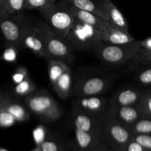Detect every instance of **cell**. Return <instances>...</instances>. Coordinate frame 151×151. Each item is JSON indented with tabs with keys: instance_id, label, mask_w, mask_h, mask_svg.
<instances>
[{
	"instance_id": "cell-18",
	"label": "cell",
	"mask_w": 151,
	"mask_h": 151,
	"mask_svg": "<svg viewBox=\"0 0 151 151\" xmlns=\"http://www.w3.org/2000/svg\"><path fill=\"white\" fill-rule=\"evenodd\" d=\"M108 11L109 15V22L111 24L125 31L128 30V24L125 16L119 9L112 2L111 0L106 1Z\"/></svg>"
},
{
	"instance_id": "cell-34",
	"label": "cell",
	"mask_w": 151,
	"mask_h": 151,
	"mask_svg": "<svg viewBox=\"0 0 151 151\" xmlns=\"http://www.w3.org/2000/svg\"><path fill=\"white\" fill-rule=\"evenodd\" d=\"M1 151H7V150H4V149H3V148H1Z\"/></svg>"
},
{
	"instance_id": "cell-31",
	"label": "cell",
	"mask_w": 151,
	"mask_h": 151,
	"mask_svg": "<svg viewBox=\"0 0 151 151\" xmlns=\"http://www.w3.org/2000/svg\"><path fill=\"white\" fill-rule=\"evenodd\" d=\"M124 151H147L135 140L131 139L125 147Z\"/></svg>"
},
{
	"instance_id": "cell-5",
	"label": "cell",
	"mask_w": 151,
	"mask_h": 151,
	"mask_svg": "<svg viewBox=\"0 0 151 151\" xmlns=\"http://www.w3.org/2000/svg\"><path fill=\"white\" fill-rule=\"evenodd\" d=\"M132 137L129 128L121 123L110 111L106 114L102 125L101 142L114 151H124Z\"/></svg>"
},
{
	"instance_id": "cell-6",
	"label": "cell",
	"mask_w": 151,
	"mask_h": 151,
	"mask_svg": "<svg viewBox=\"0 0 151 151\" xmlns=\"http://www.w3.org/2000/svg\"><path fill=\"white\" fill-rule=\"evenodd\" d=\"M47 24L65 38L75 22V19L60 1L39 10Z\"/></svg>"
},
{
	"instance_id": "cell-24",
	"label": "cell",
	"mask_w": 151,
	"mask_h": 151,
	"mask_svg": "<svg viewBox=\"0 0 151 151\" xmlns=\"http://www.w3.org/2000/svg\"><path fill=\"white\" fill-rule=\"evenodd\" d=\"M57 0H26L25 10H41L46 7L56 3Z\"/></svg>"
},
{
	"instance_id": "cell-19",
	"label": "cell",
	"mask_w": 151,
	"mask_h": 151,
	"mask_svg": "<svg viewBox=\"0 0 151 151\" xmlns=\"http://www.w3.org/2000/svg\"><path fill=\"white\" fill-rule=\"evenodd\" d=\"M137 66L151 63V37L142 41L137 40Z\"/></svg>"
},
{
	"instance_id": "cell-11",
	"label": "cell",
	"mask_w": 151,
	"mask_h": 151,
	"mask_svg": "<svg viewBox=\"0 0 151 151\" xmlns=\"http://www.w3.org/2000/svg\"><path fill=\"white\" fill-rule=\"evenodd\" d=\"M106 100L97 96L80 97L74 102V109L97 117L103 118L106 115Z\"/></svg>"
},
{
	"instance_id": "cell-21",
	"label": "cell",
	"mask_w": 151,
	"mask_h": 151,
	"mask_svg": "<svg viewBox=\"0 0 151 151\" xmlns=\"http://www.w3.org/2000/svg\"><path fill=\"white\" fill-rule=\"evenodd\" d=\"M35 91H36V86L29 77L22 82L16 84L13 90L15 95L24 98H26Z\"/></svg>"
},
{
	"instance_id": "cell-27",
	"label": "cell",
	"mask_w": 151,
	"mask_h": 151,
	"mask_svg": "<svg viewBox=\"0 0 151 151\" xmlns=\"http://www.w3.org/2000/svg\"><path fill=\"white\" fill-rule=\"evenodd\" d=\"M29 77L27 69L24 66H19L12 75V81L15 84H18Z\"/></svg>"
},
{
	"instance_id": "cell-15",
	"label": "cell",
	"mask_w": 151,
	"mask_h": 151,
	"mask_svg": "<svg viewBox=\"0 0 151 151\" xmlns=\"http://www.w3.org/2000/svg\"><path fill=\"white\" fill-rule=\"evenodd\" d=\"M144 93L137 88L128 87L121 89L115 94L111 100L110 107L139 106Z\"/></svg>"
},
{
	"instance_id": "cell-12",
	"label": "cell",
	"mask_w": 151,
	"mask_h": 151,
	"mask_svg": "<svg viewBox=\"0 0 151 151\" xmlns=\"http://www.w3.org/2000/svg\"><path fill=\"white\" fill-rule=\"evenodd\" d=\"M0 109L7 111L18 122H26L30 118L26 105L22 104L17 99L4 91H1L0 96Z\"/></svg>"
},
{
	"instance_id": "cell-35",
	"label": "cell",
	"mask_w": 151,
	"mask_h": 151,
	"mask_svg": "<svg viewBox=\"0 0 151 151\" xmlns=\"http://www.w3.org/2000/svg\"><path fill=\"white\" fill-rule=\"evenodd\" d=\"M108 151H114V150H111V149L109 148V150H108Z\"/></svg>"
},
{
	"instance_id": "cell-36",
	"label": "cell",
	"mask_w": 151,
	"mask_h": 151,
	"mask_svg": "<svg viewBox=\"0 0 151 151\" xmlns=\"http://www.w3.org/2000/svg\"><path fill=\"white\" fill-rule=\"evenodd\" d=\"M103 1H107V0H103Z\"/></svg>"
},
{
	"instance_id": "cell-8",
	"label": "cell",
	"mask_w": 151,
	"mask_h": 151,
	"mask_svg": "<svg viewBox=\"0 0 151 151\" xmlns=\"http://www.w3.org/2000/svg\"><path fill=\"white\" fill-rule=\"evenodd\" d=\"M24 13L10 15L0 11V27L5 45L13 46L20 50V44L25 29L30 24Z\"/></svg>"
},
{
	"instance_id": "cell-7",
	"label": "cell",
	"mask_w": 151,
	"mask_h": 151,
	"mask_svg": "<svg viewBox=\"0 0 151 151\" xmlns=\"http://www.w3.org/2000/svg\"><path fill=\"white\" fill-rule=\"evenodd\" d=\"M50 83L56 94L61 99L72 94V76L70 66L63 61L47 59Z\"/></svg>"
},
{
	"instance_id": "cell-2",
	"label": "cell",
	"mask_w": 151,
	"mask_h": 151,
	"mask_svg": "<svg viewBox=\"0 0 151 151\" xmlns=\"http://www.w3.org/2000/svg\"><path fill=\"white\" fill-rule=\"evenodd\" d=\"M44 39L47 52V59H53L63 61L69 66L75 63V58L65 38L58 35L47 22H35Z\"/></svg>"
},
{
	"instance_id": "cell-13",
	"label": "cell",
	"mask_w": 151,
	"mask_h": 151,
	"mask_svg": "<svg viewBox=\"0 0 151 151\" xmlns=\"http://www.w3.org/2000/svg\"><path fill=\"white\" fill-rule=\"evenodd\" d=\"M60 1L69 10V12L73 15L75 19L77 20L91 25L103 32H105L110 27L111 22L107 19H103L95 13L77 8V7L65 2L63 0H60Z\"/></svg>"
},
{
	"instance_id": "cell-20",
	"label": "cell",
	"mask_w": 151,
	"mask_h": 151,
	"mask_svg": "<svg viewBox=\"0 0 151 151\" xmlns=\"http://www.w3.org/2000/svg\"><path fill=\"white\" fill-rule=\"evenodd\" d=\"M26 0H0V11L10 15L24 13Z\"/></svg>"
},
{
	"instance_id": "cell-3",
	"label": "cell",
	"mask_w": 151,
	"mask_h": 151,
	"mask_svg": "<svg viewBox=\"0 0 151 151\" xmlns=\"http://www.w3.org/2000/svg\"><path fill=\"white\" fill-rule=\"evenodd\" d=\"M28 110L44 122L58 120L63 112L54 97L45 90H38L24 98Z\"/></svg>"
},
{
	"instance_id": "cell-26",
	"label": "cell",
	"mask_w": 151,
	"mask_h": 151,
	"mask_svg": "<svg viewBox=\"0 0 151 151\" xmlns=\"http://www.w3.org/2000/svg\"><path fill=\"white\" fill-rule=\"evenodd\" d=\"M40 151H61V147L55 140L44 139L38 145Z\"/></svg>"
},
{
	"instance_id": "cell-32",
	"label": "cell",
	"mask_w": 151,
	"mask_h": 151,
	"mask_svg": "<svg viewBox=\"0 0 151 151\" xmlns=\"http://www.w3.org/2000/svg\"><path fill=\"white\" fill-rule=\"evenodd\" d=\"M108 150H109V147L103 142H100L94 149L90 151H108Z\"/></svg>"
},
{
	"instance_id": "cell-1",
	"label": "cell",
	"mask_w": 151,
	"mask_h": 151,
	"mask_svg": "<svg viewBox=\"0 0 151 151\" xmlns=\"http://www.w3.org/2000/svg\"><path fill=\"white\" fill-rule=\"evenodd\" d=\"M103 32L91 25L75 19L65 40L73 51H94L103 43Z\"/></svg>"
},
{
	"instance_id": "cell-29",
	"label": "cell",
	"mask_w": 151,
	"mask_h": 151,
	"mask_svg": "<svg viewBox=\"0 0 151 151\" xmlns=\"http://www.w3.org/2000/svg\"><path fill=\"white\" fill-rule=\"evenodd\" d=\"M132 139L141 145L147 151H151V134H135Z\"/></svg>"
},
{
	"instance_id": "cell-16",
	"label": "cell",
	"mask_w": 151,
	"mask_h": 151,
	"mask_svg": "<svg viewBox=\"0 0 151 151\" xmlns=\"http://www.w3.org/2000/svg\"><path fill=\"white\" fill-rule=\"evenodd\" d=\"M81 10L91 12L109 21L106 1L103 0H63Z\"/></svg>"
},
{
	"instance_id": "cell-10",
	"label": "cell",
	"mask_w": 151,
	"mask_h": 151,
	"mask_svg": "<svg viewBox=\"0 0 151 151\" xmlns=\"http://www.w3.org/2000/svg\"><path fill=\"white\" fill-rule=\"evenodd\" d=\"M28 49L39 58H47L44 39L36 24L30 23L25 29L20 44V50Z\"/></svg>"
},
{
	"instance_id": "cell-14",
	"label": "cell",
	"mask_w": 151,
	"mask_h": 151,
	"mask_svg": "<svg viewBox=\"0 0 151 151\" xmlns=\"http://www.w3.org/2000/svg\"><path fill=\"white\" fill-rule=\"evenodd\" d=\"M121 123L131 129L133 125L142 116V113L139 106L110 107L109 110Z\"/></svg>"
},
{
	"instance_id": "cell-17",
	"label": "cell",
	"mask_w": 151,
	"mask_h": 151,
	"mask_svg": "<svg viewBox=\"0 0 151 151\" xmlns=\"http://www.w3.org/2000/svg\"><path fill=\"white\" fill-rule=\"evenodd\" d=\"M129 31H125L111 24L110 27L103 32V43L112 45H125L135 41Z\"/></svg>"
},
{
	"instance_id": "cell-9",
	"label": "cell",
	"mask_w": 151,
	"mask_h": 151,
	"mask_svg": "<svg viewBox=\"0 0 151 151\" xmlns=\"http://www.w3.org/2000/svg\"><path fill=\"white\" fill-rule=\"evenodd\" d=\"M110 81L106 78L99 76L85 78L78 83L72 91L74 97L97 96L108 89Z\"/></svg>"
},
{
	"instance_id": "cell-22",
	"label": "cell",
	"mask_w": 151,
	"mask_h": 151,
	"mask_svg": "<svg viewBox=\"0 0 151 151\" xmlns=\"http://www.w3.org/2000/svg\"><path fill=\"white\" fill-rule=\"evenodd\" d=\"M133 135L151 134V118L141 117L131 128Z\"/></svg>"
},
{
	"instance_id": "cell-4",
	"label": "cell",
	"mask_w": 151,
	"mask_h": 151,
	"mask_svg": "<svg viewBox=\"0 0 151 151\" xmlns=\"http://www.w3.org/2000/svg\"><path fill=\"white\" fill-rule=\"evenodd\" d=\"M94 51L100 60L106 65L137 66V40L125 45H112L103 43Z\"/></svg>"
},
{
	"instance_id": "cell-28",
	"label": "cell",
	"mask_w": 151,
	"mask_h": 151,
	"mask_svg": "<svg viewBox=\"0 0 151 151\" xmlns=\"http://www.w3.org/2000/svg\"><path fill=\"white\" fill-rule=\"evenodd\" d=\"M16 122V119L7 111L0 109V125L1 128H8Z\"/></svg>"
},
{
	"instance_id": "cell-25",
	"label": "cell",
	"mask_w": 151,
	"mask_h": 151,
	"mask_svg": "<svg viewBox=\"0 0 151 151\" xmlns=\"http://www.w3.org/2000/svg\"><path fill=\"white\" fill-rule=\"evenodd\" d=\"M139 106L142 111L143 117L151 118V91L144 93Z\"/></svg>"
},
{
	"instance_id": "cell-33",
	"label": "cell",
	"mask_w": 151,
	"mask_h": 151,
	"mask_svg": "<svg viewBox=\"0 0 151 151\" xmlns=\"http://www.w3.org/2000/svg\"><path fill=\"white\" fill-rule=\"evenodd\" d=\"M32 151H40V150H39V148H38V147H37L35 149V150H32Z\"/></svg>"
},
{
	"instance_id": "cell-30",
	"label": "cell",
	"mask_w": 151,
	"mask_h": 151,
	"mask_svg": "<svg viewBox=\"0 0 151 151\" xmlns=\"http://www.w3.org/2000/svg\"><path fill=\"white\" fill-rule=\"evenodd\" d=\"M19 49L13 46L5 45V50L2 55V60L6 62H13L16 60Z\"/></svg>"
},
{
	"instance_id": "cell-23",
	"label": "cell",
	"mask_w": 151,
	"mask_h": 151,
	"mask_svg": "<svg viewBox=\"0 0 151 151\" xmlns=\"http://www.w3.org/2000/svg\"><path fill=\"white\" fill-rule=\"evenodd\" d=\"M150 64H146L147 66L139 71L135 76L137 82L143 86L151 85V65Z\"/></svg>"
}]
</instances>
